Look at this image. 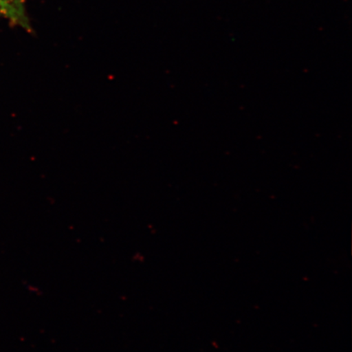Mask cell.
<instances>
[{"label":"cell","instance_id":"1","mask_svg":"<svg viewBox=\"0 0 352 352\" xmlns=\"http://www.w3.org/2000/svg\"><path fill=\"white\" fill-rule=\"evenodd\" d=\"M25 4L26 0H0V17L10 21L13 25L32 33Z\"/></svg>","mask_w":352,"mask_h":352}]
</instances>
